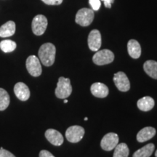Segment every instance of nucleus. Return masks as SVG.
Instances as JSON below:
<instances>
[{
    "label": "nucleus",
    "mask_w": 157,
    "mask_h": 157,
    "mask_svg": "<svg viewBox=\"0 0 157 157\" xmlns=\"http://www.w3.org/2000/svg\"><path fill=\"white\" fill-rule=\"evenodd\" d=\"M56 48L52 43H45L39 50V58L45 66H51L54 64L56 60Z\"/></svg>",
    "instance_id": "obj_1"
},
{
    "label": "nucleus",
    "mask_w": 157,
    "mask_h": 157,
    "mask_svg": "<svg viewBox=\"0 0 157 157\" xmlns=\"http://www.w3.org/2000/svg\"><path fill=\"white\" fill-rule=\"evenodd\" d=\"M72 93V87L69 78L61 77L59 78L57 87L56 89V95L60 99H66L69 97Z\"/></svg>",
    "instance_id": "obj_2"
},
{
    "label": "nucleus",
    "mask_w": 157,
    "mask_h": 157,
    "mask_svg": "<svg viewBox=\"0 0 157 157\" xmlns=\"http://www.w3.org/2000/svg\"><path fill=\"white\" fill-rule=\"evenodd\" d=\"M95 13L94 10L89 8H82L77 12L76 15V23L81 26H88L93 23Z\"/></svg>",
    "instance_id": "obj_3"
},
{
    "label": "nucleus",
    "mask_w": 157,
    "mask_h": 157,
    "mask_svg": "<svg viewBox=\"0 0 157 157\" xmlns=\"http://www.w3.org/2000/svg\"><path fill=\"white\" fill-rule=\"evenodd\" d=\"M114 60V54L111 50L104 49V50L97 51V52L93 57V61L98 66L109 64Z\"/></svg>",
    "instance_id": "obj_4"
},
{
    "label": "nucleus",
    "mask_w": 157,
    "mask_h": 157,
    "mask_svg": "<svg viewBox=\"0 0 157 157\" xmlns=\"http://www.w3.org/2000/svg\"><path fill=\"white\" fill-rule=\"evenodd\" d=\"M48 19L43 15H37L34 17L31 23L33 33L36 36L44 34L48 27Z\"/></svg>",
    "instance_id": "obj_5"
},
{
    "label": "nucleus",
    "mask_w": 157,
    "mask_h": 157,
    "mask_svg": "<svg viewBox=\"0 0 157 157\" xmlns=\"http://www.w3.org/2000/svg\"><path fill=\"white\" fill-rule=\"evenodd\" d=\"M25 66L29 73L32 76L37 77L42 74V68L39 59L35 56H30L27 58Z\"/></svg>",
    "instance_id": "obj_6"
},
{
    "label": "nucleus",
    "mask_w": 157,
    "mask_h": 157,
    "mask_svg": "<svg viewBox=\"0 0 157 157\" xmlns=\"http://www.w3.org/2000/svg\"><path fill=\"white\" fill-rule=\"evenodd\" d=\"M84 129L81 126L74 125L68 127L66 132V137L71 143H78L83 138Z\"/></svg>",
    "instance_id": "obj_7"
},
{
    "label": "nucleus",
    "mask_w": 157,
    "mask_h": 157,
    "mask_svg": "<svg viewBox=\"0 0 157 157\" xmlns=\"http://www.w3.org/2000/svg\"><path fill=\"white\" fill-rule=\"evenodd\" d=\"M119 143V136L113 132H109L104 135L101 142V146L103 150L110 151L115 148Z\"/></svg>",
    "instance_id": "obj_8"
},
{
    "label": "nucleus",
    "mask_w": 157,
    "mask_h": 157,
    "mask_svg": "<svg viewBox=\"0 0 157 157\" xmlns=\"http://www.w3.org/2000/svg\"><path fill=\"white\" fill-rule=\"evenodd\" d=\"M113 82L117 89L121 92H127L130 89V83L126 74L119 71L113 75Z\"/></svg>",
    "instance_id": "obj_9"
},
{
    "label": "nucleus",
    "mask_w": 157,
    "mask_h": 157,
    "mask_svg": "<svg viewBox=\"0 0 157 157\" xmlns=\"http://www.w3.org/2000/svg\"><path fill=\"white\" fill-rule=\"evenodd\" d=\"M88 46L92 51L97 52L101 47V34L97 29L90 31L88 36Z\"/></svg>",
    "instance_id": "obj_10"
},
{
    "label": "nucleus",
    "mask_w": 157,
    "mask_h": 157,
    "mask_svg": "<svg viewBox=\"0 0 157 157\" xmlns=\"http://www.w3.org/2000/svg\"><path fill=\"white\" fill-rule=\"evenodd\" d=\"M45 137L51 144L56 146H61L63 143V137L61 133L56 129H49L45 132Z\"/></svg>",
    "instance_id": "obj_11"
},
{
    "label": "nucleus",
    "mask_w": 157,
    "mask_h": 157,
    "mask_svg": "<svg viewBox=\"0 0 157 157\" xmlns=\"http://www.w3.org/2000/svg\"><path fill=\"white\" fill-rule=\"evenodd\" d=\"M14 93L16 97L22 101H26L30 98V90L28 86L23 82H17L14 87Z\"/></svg>",
    "instance_id": "obj_12"
},
{
    "label": "nucleus",
    "mask_w": 157,
    "mask_h": 157,
    "mask_svg": "<svg viewBox=\"0 0 157 157\" xmlns=\"http://www.w3.org/2000/svg\"><path fill=\"white\" fill-rule=\"evenodd\" d=\"M90 90L93 95L96 98H103L107 97L109 95V88L105 84L101 82H95L90 87Z\"/></svg>",
    "instance_id": "obj_13"
},
{
    "label": "nucleus",
    "mask_w": 157,
    "mask_h": 157,
    "mask_svg": "<svg viewBox=\"0 0 157 157\" xmlns=\"http://www.w3.org/2000/svg\"><path fill=\"white\" fill-rule=\"evenodd\" d=\"M156 135V129L154 127H146L140 129L137 135V140L140 143L151 140Z\"/></svg>",
    "instance_id": "obj_14"
},
{
    "label": "nucleus",
    "mask_w": 157,
    "mask_h": 157,
    "mask_svg": "<svg viewBox=\"0 0 157 157\" xmlns=\"http://www.w3.org/2000/svg\"><path fill=\"white\" fill-rule=\"evenodd\" d=\"M127 51L131 58H139L141 55L140 44L135 39H130L127 43Z\"/></svg>",
    "instance_id": "obj_15"
},
{
    "label": "nucleus",
    "mask_w": 157,
    "mask_h": 157,
    "mask_svg": "<svg viewBox=\"0 0 157 157\" xmlns=\"http://www.w3.org/2000/svg\"><path fill=\"white\" fill-rule=\"evenodd\" d=\"M155 102L151 97L146 96L138 100L137 103V108L142 111H151L154 107Z\"/></svg>",
    "instance_id": "obj_16"
},
{
    "label": "nucleus",
    "mask_w": 157,
    "mask_h": 157,
    "mask_svg": "<svg viewBox=\"0 0 157 157\" xmlns=\"http://www.w3.org/2000/svg\"><path fill=\"white\" fill-rule=\"evenodd\" d=\"M15 33V23L14 21H7L0 27V37L5 38L14 35Z\"/></svg>",
    "instance_id": "obj_17"
},
{
    "label": "nucleus",
    "mask_w": 157,
    "mask_h": 157,
    "mask_svg": "<svg viewBox=\"0 0 157 157\" xmlns=\"http://www.w3.org/2000/svg\"><path fill=\"white\" fill-rule=\"evenodd\" d=\"M145 72L149 76L155 79H157V62L155 60H149L145 62L143 65Z\"/></svg>",
    "instance_id": "obj_18"
},
{
    "label": "nucleus",
    "mask_w": 157,
    "mask_h": 157,
    "mask_svg": "<svg viewBox=\"0 0 157 157\" xmlns=\"http://www.w3.org/2000/svg\"><path fill=\"white\" fill-rule=\"evenodd\" d=\"M154 148L155 146L153 143H148L135 151L133 154V157H150L154 152Z\"/></svg>",
    "instance_id": "obj_19"
},
{
    "label": "nucleus",
    "mask_w": 157,
    "mask_h": 157,
    "mask_svg": "<svg viewBox=\"0 0 157 157\" xmlns=\"http://www.w3.org/2000/svg\"><path fill=\"white\" fill-rule=\"evenodd\" d=\"M113 157H128L129 151L126 143H119L115 147Z\"/></svg>",
    "instance_id": "obj_20"
},
{
    "label": "nucleus",
    "mask_w": 157,
    "mask_h": 157,
    "mask_svg": "<svg viewBox=\"0 0 157 157\" xmlns=\"http://www.w3.org/2000/svg\"><path fill=\"white\" fill-rule=\"evenodd\" d=\"M10 102V98L8 93L3 88H0V111H5L9 106Z\"/></svg>",
    "instance_id": "obj_21"
},
{
    "label": "nucleus",
    "mask_w": 157,
    "mask_h": 157,
    "mask_svg": "<svg viewBox=\"0 0 157 157\" xmlns=\"http://www.w3.org/2000/svg\"><path fill=\"white\" fill-rule=\"evenodd\" d=\"M17 48V44L14 41L10 40V39H6L2 40L0 42V49L5 53L12 52L14 51Z\"/></svg>",
    "instance_id": "obj_22"
},
{
    "label": "nucleus",
    "mask_w": 157,
    "mask_h": 157,
    "mask_svg": "<svg viewBox=\"0 0 157 157\" xmlns=\"http://www.w3.org/2000/svg\"><path fill=\"white\" fill-rule=\"evenodd\" d=\"M89 3L91 6L92 10L94 11H98L101 8V0H89Z\"/></svg>",
    "instance_id": "obj_23"
},
{
    "label": "nucleus",
    "mask_w": 157,
    "mask_h": 157,
    "mask_svg": "<svg viewBox=\"0 0 157 157\" xmlns=\"http://www.w3.org/2000/svg\"><path fill=\"white\" fill-rule=\"evenodd\" d=\"M0 157H15L14 154L3 148H0Z\"/></svg>",
    "instance_id": "obj_24"
},
{
    "label": "nucleus",
    "mask_w": 157,
    "mask_h": 157,
    "mask_svg": "<svg viewBox=\"0 0 157 157\" xmlns=\"http://www.w3.org/2000/svg\"><path fill=\"white\" fill-rule=\"evenodd\" d=\"M42 1L48 5H60L63 0H42Z\"/></svg>",
    "instance_id": "obj_25"
},
{
    "label": "nucleus",
    "mask_w": 157,
    "mask_h": 157,
    "mask_svg": "<svg viewBox=\"0 0 157 157\" xmlns=\"http://www.w3.org/2000/svg\"><path fill=\"white\" fill-rule=\"evenodd\" d=\"M39 157H55L50 151L46 150L41 151L39 153Z\"/></svg>",
    "instance_id": "obj_26"
},
{
    "label": "nucleus",
    "mask_w": 157,
    "mask_h": 157,
    "mask_svg": "<svg viewBox=\"0 0 157 157\" xmlns=\"http://www.w3.org/2000/svg\"><path fill=\"white\" fill-rule=\"evenodd\" d=\"M101 1H103L105 7L109 9L111 8V5H112V4L114 2V0H101Z\"/></svg>",
    "instance_id": "obj_27"
},
{
    "label": "nucleus",
    "mask_w": 157,
    "mask_h": 157,
    "mask_svg": "<svg viewBox=\"0 0 157 157\" xmlns=\"http://www.w3.org/2000/svg\"><path fill=\"white\" fill-rule=\"evenodd\" d=\"M68 103V101L66 100V99H65V101H64V103Z\"/></svg>",
    "instance_id": "obj_28"
},
{
    "label": "nucleus",
    "mask_w": 157,
    "mask_h": 157,
    "mask_svg": "<svg viewBox=\"0 0 157 157\" xmlns=\"http://www.w3.org/2000/svg\"><path fill=\"white\" fill-rule=\"evenodd\" d=\"M87 117H85V118H84V121H87Z\"/></svg>",
    "instance_id": "obj_29"
},
{
    "label": "nucleus",
    "mask_w": 157,
    "mask_h": 157,
    "mask_svg": "<svg viewBox=\"0 0 157 157\" xmlns=\"http://www.w3.org/2000/svg\"><path fill=\"white\" fill-rule=\"evenodd\" d=\"M155 156H156V157H157V151H156V153H155Z\"/></svg>",
    "instance_id": "obj_30"
}]
</instances>
